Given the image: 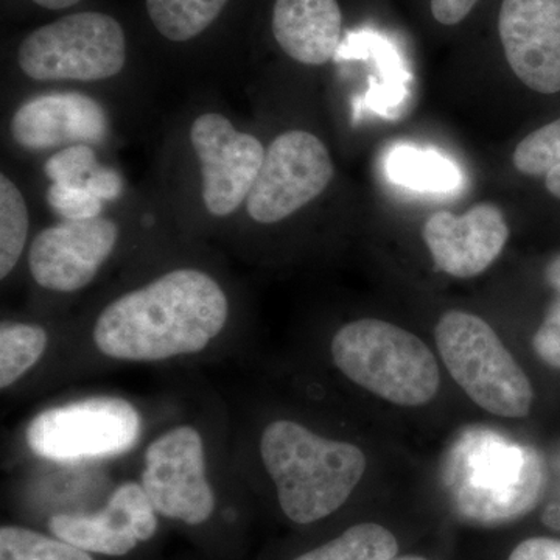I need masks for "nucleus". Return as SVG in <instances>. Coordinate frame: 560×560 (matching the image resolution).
Segmentation results:
<instances>
[{
    "label": "nucleus",
    "instance_id": "nucleus-26",
    "mask_svg": "<svg viewBox=\"0 0 560 560\" xmlns=\"http://www.w3.org/2000/svg\"><path fill=\"white\" fill-rule=\"evenodd\" d=\"M534 350L545 363L560 370V298L552 302L533 338Z\"/></svg>",
    "mask_w": 560,
    "mask_h": 560
},
{
    "label": "nucleus",
    "instance_id": "nucleus-4",
    "mask_svg": "<svg viewBox=\"0 0 560 560\" xmlns=\"http://www.w3.org/2000/svg\"><path fill=\"white\" fill-rule=\"evenodd\" d=\"M145 418L127 397L94 394L58 401L28 420L25 448L33 458L81 467L127 455L142 441Z\"/></svg>",
    "mask_w": 560,
    "mask_h": 560
},
{
    "label": "nucleus",
    "instance_id": "nucleus-2",
    "mask_svg": "<svg viewBox=\"0 0 560 560\" xmlns=\"http://www.w3.org/2000/svg\"><path fill=\"white\" fill-rule=\"evenodd\" d=\"M254 448L280 510L298 525H311L340 510L368 467L357 445L331 440L293 419L268 420Z\"/></svg>",
    "mask_w": 560,
    "mask_h": 560
},
{
    "label": "nucleus",
    "instance_id": "nucleus-13",
    "mask_svg": "<svg viewBox=\"0 0 560 560\" xmlns=\"http://www.w3.org/2000/svg\"><path fill=\"white\" fill-rule=\"evenodd\" d=\"M499 32L504 55L523 84L560 92V0H503Z\"/></svg>",
    "mask_w": 560,
    "mask_h": 560
},
{
    "label": "nucleus",
    "instance_id": "nucleus-19",
    "mask_svg": "<svg viewBox=\"0 0 560 560\" xmlns=\"http://www.w3.org/2000/svg\"><path fill=\"white\" fill-rule=\"evenodd\" d=\"M230 0H145L156 31L173 43H186L213 24Z\"/></svg>",
    "mask_w": 560,
    "mask_h": 560
},
{
    "label": "nucleus",
    "instance_id": "nucleus-8",
    "mask_svg": "<svg viewBox=\"0 0 560 560\" xmlns=\"http://www.w3.org/2000/svg\"><path fill=\"white\" fill-rule=\"evenodd\" d=\"M18 65L38 81H102L127 65L120 22L98 11H80L36 28L18 50Z\"/></svg>",
    "mask_w": 560,
    "mask_h": 560
},
{
    "label": "nucleus",
    "instance_id": "nucleus-21",
    "mask_svg": "<svg viewBox=\"0 0 560 560\" xmlns=\"http://www.w3.org/2000/svg\"><path fill=\"white\" fill-rule=\"evenodd\" d=\"M31 217L24 195L2 173L0 175V279L10 278L16 270L27 246Z\"/></svg>",
    "mask_w": 560,
    "mask_h": 560
},
{
    "label": "nucleus",
    "instance_id": "nucleus-10",
    "mask_svg": "<svg viewBox=\"0 0 560 560\" xmlns=\"http://www.w3.org/2000/svg\"><path fill=\"white\" fill-rule=\"evenodd\" d=\"M190 142L201 164L202 201L213 217H230L248 200L264 165L265 147L219 113L191 124Z\"/></svg>",
    "mask_w": 560,
    "mask_h": 560
},
{
    "label": "nucleus",
    "instance_id": "nucleus-6",
    "mask_svg": "<svg viewBox=\"0 0 560 560\" xmlns=\"http://www.w3.org/2000/svg\"><path fill=\"white\" fill-rule=\"evenodd\" d=\"M434 337L453 381L478 407L500 418L529 415L534 390L528 375L485 319L467 312H447Z\"/></svg>",
    "mask_w": 560,
    "mask_h": 560
},
{
    "label": "nucleus",
    "instance_id": "nucleus-11",
    "mask_svg": "<svg viewBox=\"0 0 560 560\" xmlns=\"http://www.w3.org/2000/svg\"><path fill=\"white\" fill-rule=\"evenodd\" d=\"M120 228L97 217L46 228L28 248L33 282L51 293L72 294L90 287L119 245Z\"/></svg>",
    "mask_w": 560,
    "mask_h": 560
},
{
    "label": "nucleus",
    "instance_id": "nucleus-20",
    "mask_svg": "<svg viewBox=\"0 0 560 560\" xmlns=\"http://www.w3.org/2000/svg\"><path fill=\"white\" fill-rule=\"evenodd\" d=\"M397 551L399 545L390 530L377 523H360L293 560H393Z\"/></svg>",
    "mask_w": 560,
    "mask_h": 560
},
{
    "label": "nucleus",
    "instance_id": "nucleus-32",
    "mask_svg": "<svg viewBox=\"0 0 560 560\" xmlns=\"http://www.w3.org/2000/svg\"><path fill=\"white\" fill-rule=\"evenodd\" d=\"M32 2L47 10H66L77 5L80 0H32Z\"/></svg>",
    "mask_w": 560,
    "mask_h": 560
},
{
    "label": "nucleus",
    "instance_id": "nucleus-15",
    "mask_svg": "<svg viewBox=\"0 0 560 560\" xmlns=\"http://www.w3.org/2000/svg\"><path fill=\"white\" fill-rule=\"evenodd\" d=\"M10 131L21 149L39 153L70 145H101L108 138L109 119L90 95L51 92L21 105Z\"/></svg>",
    "mask_w": 560,
    "mask_h": 560
},
{
    "label": "nucleus",
    "instance_id": "nucleus-22",
    "mask_svg": "<svg viewBox=\"0 0 560 560\" xmlns=\"http://www.w3.org/2000/svg\"><path fill=\"white\" fill-rule=\"evenodd\" d=\"M0 560H95L91 552L80 550L55 536L3 525L0 528Z\"/></svg>",
    "mask_w": 560,
    "mask_h": 560
},
{
    "label": "nucleus",
    "instance_id": "nucleus-31",
    "mask_svg": "<svg viewBox=\"0 0 560 560\" xmlns=\"http://www.w3.org/2000/svg\"><path fill=\"white\" fill-rule=\"evenodd\" d=\"M548 528L560 530V504H551L541 517Z\"/></svg>",
    "mask_w": 560,
    "mask_h": 560
},
{
    "label": "nucleus",
    "instance_id": "nucleus-12",
    "mask_svg": "<svg viewBox=\"0 0 560 560\" xmlns=\"http://www.w3.org/2000/svg\"><path fill=\"white\" fill-rule=\"evenodd\" d=\"M47 528L91 555L121 558L156 536L160 515L139 480H127L110 490L101 510L55 512Z\"/></svg>",
    "mask_w": 560,
    "mask_h": 560
},
{
    "label": "nucleus",
    "instance_id": "nucleus-5",
    "mask_svg": "<svg viewBox=\"0 0 560 560\" xmlns=\"http://www.w3.org/2000/svg\"><path fill=\"white\" fill-rule=\"evenodd\" d=\"M467 436L452 460V493L459 514L481 525H499L533 510L545 480L536 452L495 433Z\"/></svg>",
    "mask_w": 560,
    "mask_h": 560
},
{
    "label": "nucleus",
    "instance_id": "nucleus-25",
    "mask_svg": "<svg viewBox=\"0 0 560 560\" xmlns=\"http://www.w3.org/2000/svg\"><path fill=\"white\" fill-rule=\"evenodd\" d=\"M97 165V156L91 145H70L58 150L44 164V173L51 184H84Z\"/></svg>",
    "mask_w": 560,
    "mask_h": 560
},
{
    "label": "nucleus",
    "instance_id": "nucleus-17",
    "mask_svg": "<svg viewBox=\"0 0 560 560\" xmlns=\"http://www.w3.org/2000/svg\"><path fill=\"white\" fill-rule=\"evenodd\" d=\"M51 346L46 326L27 320L0 324V389L10 393L38 371Z\"/></svg>",
    "mask_w": 560,
    "mask_h": 560
},
{
    "label": "nucleus",
    "instance_id": "nucleus-7",
    "mask_svg": "<svg viewBox=\"0 0 560 560\" xmlns=\"http://www.w3.org/2000/svg\"><path fill=\"white\" fill-rule=\"evenodd\" d=\"M217 477L209 434L194 420L172 423L142 452L139 482L160 517L200 526L217 511Z\"/></svg>",
    "mask_w": 560,
    "mask_h": 560
},
{
    "label": "nucleus",
    "instance_id": "nucleus-34",
    "mask_svg": "<svg viewBox=\"0 0 560 560\" xmlns=\"http://www.w3.org/2000/svg\"><path fill=\"white\" fill-rule=\"evenodd\" d=\"M393 560H429V559L420 558V556H404V558H394Z\"/></svg>",
    "mask_w": 560,
    "mask_h": 560
},
{
    "label": "nucleus",
    "instance_id": "nucleus-23",
    "mask_svg": "<svg viewBox=\"0 0 560 560\" xmlns=\"http://www.w3.org/2000/svg\"><path fill=\"white\" fill-rule=\"evenodd\" d=\"M514 167L526 176H547L560 165V119L539 128L518 143Z\"/></svg>",
    "mask_w": 560,
    "mask_h": 560
},
{
    "label": "nucleus",
    "instance_id": "nucleus-33",
    "mask_svg": "<svg viewBox=\"0 0 560 560\" xmlns=\"http://www.w3.org/2000/svg\"><path fill=\"white\" fill-rule=\"evenodd\" d=\"M545 186L551 195L560 200V165L545 176Z\"/></svg>",
    "mask_w": 560,
    "mask_h": 560
},
{
    "label": "nucleus",
    "instance_id": "nucleus-1",
    "mask_svg": "<svg viewBox=\"0 0 560 560\" xmlns=\"http://www.w3.org/2000/svg\"><path fill=\"white\" fill-rule=\"evenodd\" d=\"M231 300L215 276L173 268L109 301L90 330L92 359L160 364L208 355L230 329Z\"/></svg>",
    "mask_w": 560,
    "mask_h": 560
},
{
    "label": "nucleus",
    "instance_id": "nucleus-18",
    "mask_svg": "<svg viewBox=\"0 0 560 560\" xmlns=\"http://www.w3.org/2000/svg\"><path fill=\"white\" fill-rule=\"evenodd\" d=\"M386 173L393 183L420 191H453L458 189L459 168L455 162L434 150L401 145L390 150L386 160Z\"/></svg>",
    "mask_w": 560,
    "mask_h": 560
},
{
    "label": "nucleus",
    "instance_id": "nucleus-16",
    "mask_svg": "<svg viewBox=\"0 0 560 560\" xmlns=\"http://www.w3.org/2000/svg\"><path fill=\"white\" fill-rule=\"evenodd\" d=\"M272 35L291 60L305 66L329 62L340 47L342 14L338 0H276Z\"/></svg>",
    "mask_w": 560,
    "mask_h": 560
},
{
    "label": "nucleus",
    "instance_id": "nucleus-9",
    "mask_svg": "<svg viewBox=\"0 0 560 560\" xmlns=\"http://www.w3.org/2000/svg\"><path fill=\"white\" fill-rule=\"evenodd\" d=\"M334 178V162L318 136L282 132L268 147L246 210L260 224H275L316 200Z\"/></svg>",
    "mask_w": 560,
    "mask_h": 560
},
{
    "label": "nucleus",
    "instance_id": "nucleus-24",
    "mask_svg": "<svg viewBox=\"0 0 560 560\" xmlns=\"http://www.w3.org/2000/svg\"><path fill=\"white\" fill-rule=\"evenodd\" d=\"M47 205L65 221L97 219L103 212V201L84 184H51L47 190Z\"/></svg>",
    "mask_w": 560,
    "mask_h": 560
},
{
    "label": "nucleus",
    "instance_id": "nucleus-3",
    "mask_svg": "<svg viewBox=\"0 0 560 560\" xmlns=\"http://www.w3.org/2000/svg\"><path fill=\"white\" fill-rule=\"evenodd\" d=\"M330 355L348 381L400 407L429 404L440 390V364L429 346L386 320L345 324L331 338Z\"/></svg>",
    "mask_w": 560,
    "mask_h": 560
},
{
    "label": "nucleus",
    "instance_id": "nucleus-28",
    "mask_svg": "<svg viewBox=\"0 0 560 560\" xmlns=\"http://www.w3.org/2000/svg\"><path fill=\"white\" fill-rule=\"evenodd\" d=\"M508 560H560V540L534 537L522 541Z\"/></svg>",
    "mask_w": 560,
    "mask_h": 560
},
{
    "label": "nucleus",
    "instance_id": "nucleus-14",
    "mask_svg": "<svg viewBox=\"0 0 560 560\" xmlns=\"http://www.w3.org/2000/svg\"><path fill=\"white\" fill-rule=\"evenodd\" d=\"M434 264L458 279H470L488 270L510 241V226L499 206L480 202L464 215L440 210L423 226Z\"/></svg>",
    "mask_w": 560,
    "mask_h": 560
},
{
    "label": "nucleus",
    "instance_id": "nucleus-27",
    "mask_svg": "<svg viewBox=\"0 0 560 560\" xmlns=\"http://www.w3.org/2000/svg\"><path fill=\"white\" fill-rule=\"evenodd\" d=\"M84 186L103 202L117 200L124 189L119 172L109 167H101V165H97L95 171L88 176Z\"/></svg>",
    "mask_w": 560,
    "mask_h": 560
},
{
    "label": "nucleus",
    "instance_id": "nucleus-29",
    "mask_svg": "<svg viewBox=\"0 0 560 560\" xmlns=\"http://www.w3.org/2000/svg\"><path fill=\"white\" fill-rule=\"evenodd\" d=\"M478 0H431L434 20L444 25H456L466 20Z\"/></svg>",
    "mask_w": 560,
    "mask_h": 560
},
{
    "label": "nucleus",
    "instance_id": "nucleus-30",
    "mask_svg": "<svg viewBox=\"0 0 560 560\" xmlns=\"http://www.w3.org/2000/svg\"><path fill=\"white\" fill-rule=\"evenodd\" d=\"M545 278H547L552 289L558 290L560 293V254L548 264L547 270H545Z\"/></svg>",
    "mask_w": 560,
    "mask_h": 560
}]
</instances>
